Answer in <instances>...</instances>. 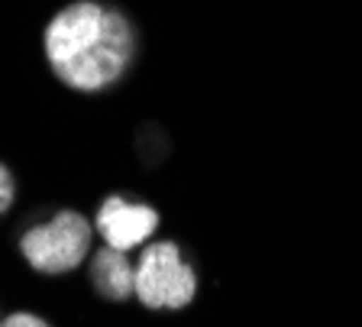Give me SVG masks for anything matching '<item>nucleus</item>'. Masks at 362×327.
I'll return each mask as SVG.
<instances>
[{
	"instance_id": "obj_1",
	"label": "nucleus",
	"mask_w": 362,
	"mask_h": 327,
	"mask_svg": "<svg viewBox=\"0 0 362 327\" xmlns=\"http://www.w3.org/2000/svg\"><path fill=\"white\" fill-rule=\"evenodd\" d=\"M52 71L75 91H104L127 75L136 55V30L127 13L94 0L59 10L42 36Z\"/></svg>"
},
{
	"instance_id": "obj_2",
	"label": "nucleus",
	"mask_w": 362,
	"mask_h": 327,
	"mask_svg": "<svg viewBox=\"0 0 362 327\" xmlns=\"http://www.w3.org/2000/svg\"><path fill=\"white\" fill-rule=\"evenodd\" d=\"M197 295V275L178 243L172 240H158L149 243L136 263V298L146 308H168L178 311L185 304H191Z\"/></svg>"
},
{
	"instance_id": "obj_3",
	"label": "nucleus",
	"mask_w": 362,
	"mask_h": 327,
	"mask_svg": "<svg viewBox=\"0 0 362 327\" xmlns=\"http://www.w3.org/2000/svg\"><path fill=\"white\" fill-rule=\"evenodd\" d=\"M23 256L39 272H68L90 250V224L78 211H62L49 224H39L20 240Z\"/></svg>"
},
{
	"instance_id": "obj_4",
	"label": "nucleus",
	"mask_w": 362,
	"mask_h": 327,
	"mask_svg": "<svg viewBox=\"0 0 362 327\" xmlns=\"http://www.w3.org/2000/svg\"><path fill=\"white\" fill-rule=\"evenodd\" d=\"M158 227L156 207L129 201L123 195H110L98 211V234L104 236V243L120 253H129L136 246H143Z\"/></svg>"
},
{
	"instance_id": "obj_5",
	"label": "nucleus",
	"mask_w": 362,
	"mask_h": 327,
	"mask_svg": "<svg viewBox=\"0 0 362 327\" xmlns=\"http://www.w3.org/2000/svg\"><path fill=\"white\" fill-rule=\"evenodd\" d=\"M90 279H94L100 295H107L110 302H123V298L136 295V266H129L127 253L113 250V246H107L94 256Z\"/></svg>"
},
{
	"instance_id": "obj_6",
	"label": "nucleus",
	"mask_w": 362,
	"mask_h": 327,
	"mask_svg": "<svg viewBox=\"0 0 362 327\" xmlns=\"http://www.w3.org/2000/svg\"><path fill=\"white\" fill-rule=\"evenodd\" d=\"M13 205V178H10L7 166H0V214Z\"/></svg>"
},
{
	"instance_id": "obj_7",
	"label": "nucleus",
	"mask_w": 362,
	"mask_h": 327,
	"mask_svg": "<svg viewBox=\"0 0 362 327\" xmlns=\"http://www.w3.org/2000/svg\"><path fill=\"white\" fill-rule=\"evenodd\" d=\"M0 327H49V324L42 318H36V314H10Z\"/></svg>"
}]
</instances>
